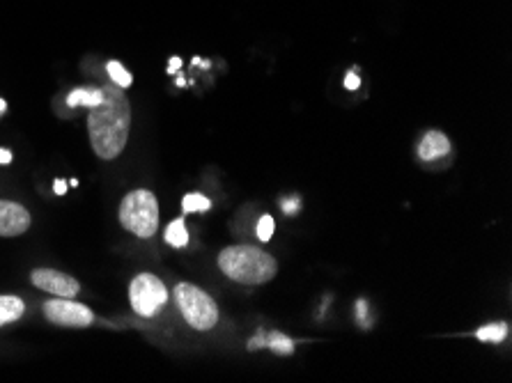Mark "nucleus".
Here are the masks:
<instances>
[{
	"mask_svg": "<svg viewBox=\"0 0 512 383\" xmlns=\"http://www.w3.org/2000/svg\"><path fill=\"white\" fill-rule=\"evenodd\" d=\"M104 99L88 108L90 145L99 159L111 161L124 152L131 129V104L118 85H102Z\"/></svg>",
	"mask_w": 512,
	"mask_h": 383,
	"instance_id": "1",
	"label": "nucleus"
},
{
	"mask_svg": "<svg viewBox=\"0 0 512 383\" xmlns=\"http://www.w3.org/2000/svg\"><path fill=\"white\" fill-rule=\"evenodd\" d=\"M219 269L239 285H265L276 278L278 262L255 246H228L219 255Z\"/></svg>",
	"mask_w": 512,
	"mask_h": 383,
	"instance_id": "2",
	"label": "nucleus"
},
{
	"mask_svg": "<svg viewBox=\"0 0 512 383\" xmlns=\"http://www.w3.org/2000/svg\"><path fill=\"white\" fill-rule=\"evenodd\" d=\"M122 228L141 239L154 237L159 230V202L152 191L138 189L124 195L120 205Z\"/></svg>",
	"mask_w": 512,
	"mask_h": 383,
	"instance_id": "3",
	"label": "nucleus"
},
{
	"mask_svg": "<svg viewBox=\"0 0 512 383\" xmlns=\"http://www.w3.org/2000/svg\"><path fill=\"white\" fill-rule=\"evenodd\" d=\"M175 306L193 331H212L219 324V306L205 289L191 283H180L173 292Z\"/></svg>",
	"mask_w": 512,
	"mask_h": 383,
	"instance_id": "4",
	"label": "nucleus"
},
{
	"mask_svg": "<svg viewBox=\"0 0 512 383\" xmlns=\"http://www.w3.org/2000/svg\"><path fill=\"white\" fill-rule=\"evenodd\" d=\"M129 303L138 317L152 319L168 306V289L154 273H138L129 285Z\"/></svg>",
	"mask_w": 512,
	"mask_h": 383,
	"instance_id": "5",
	"label": "nucleus"
},
{
	"mask_svg": "<svg viewBox=\"0 0 512 383\" xmlns=\"http://www.w3.org/2000/svg\"><path fill=\"white\" fill-rule=\"evenodd\" d=\"M44 317L49 319L51 324L67 328H88L95 322V315H92V310L88 306L76 303L72 299H62V296H56V299L44 303Z\"/></svg>",
	"mask_w": 512,
	"mask_h": 383,
	"instance_id": "6",
	"label": "nucleus"
},
{
	"mask_svg": "<svg viewBox=\"0 0 512 383\" xmlns=\"http://www.w3.org/2000/svg\"><path fill=\"white\" fill-rule=\"evenodd\" d=\"M30 280H33V285L40 287L42 292L62 296V299H74V296L81 292L79 280L56 269H35Z\"/></svg>",
	"mask_w": 512,
	"mask_h": 383,
	"instance_id": "7",
	"label": "nucleus"
},
{
	"mask_svg": "<svg viewBox=\"0 0 512 383\" xmlns=\"http://www.w3.org/2000/svg\"><path fill=\"white\" fill-rule=\"evenodd\" d=\"M30 228L28 209L12 200H0V237H19Z\"/></svg>",
	"mask_w": 512,
	"mask_h": 383,
	"instance_id": "8",
	"label": "nucleus"
},
{
	"mask_svg": "<svg viewBox=\"0 0 512 383\" xmlns=\"http://www.w3.org/2000/svg\"><path fill=\"white\" fill-rule=\"evenodd\" d=\"M451 152V140L441 131H428L418 143V159L421 161H437L444 159Z\"/></svg>",
	"mask_w": 512,
	"mask_h": 383,
	"instance_id": "9",
	"label": "nucleus"
},
{
	"mask_svg": "<svg viewBox=\"0 0 512 383\" xmlns=\"http://www.w3.org/2000/svg\"><path fill=\"white\" fill-rule=\"evenodd\" d=\"M26 312V303L19 296H0V326L17 322Z\"/></svg>",
	"mask_w": 512,
	"mask_h": 383,
	"instance_id": "10",
	"label": "nucleus"
},
{
	"mask_svg": "<svg viewBox=\"0 0 512 383\" xmlns=\"http://www.w3.org/2000/svg\"><path fill=\"white\" fill-rule=\"evenodd\" d=\"M102 99H104L102 88H79V90L69 92L67 104H69V106H85V108H92V106H97Z\"/></svg>",
	"mask_w": 512,
	"mask_h": 383,
	"instance_id": "11",
	"label": "nucleus"
},
{
	"mask_svg": "<svg viewBox=\"0 0 512 383\" xmlns=\"http://www.w3.org/2000/svg\"><path fill=\"white\" fill-rule=\"evenodd\" d=\"M166 244L175 248H184L189 244V232H186V225L182 218H175V221L166 228Z\"/></svg>",
	"mask_w": 512,
	"mask_h": 383,
	"instance_id": "12",
	"label": "nucleus"
},
{
	"mask_svg": "<svg viewBox=\"0 0 512 383\" xmlns=\"http://www.w3.org/2000/svg\"><path fill=\"white\" fill-rule=\"evenodd\" d=\"M265 347H269L278 356H290L292 351H294V342L287 338V335L274 331V333H269L267 338H265Z\"/></svg>",
	"mask_w": 512,
	"mask_h": 383,
	"instance_id": "13",
	"label": "nucleus"
},
{
	"mask_svg": "<svg viewBox=\"0 0 512 383\" xmlns=\"http://www.w3.org/2000/svg\"><path fill=\"white\" fill-rule=\"evenodd\" d=\"M508 335V324H490L485 328H480V331H476V338L480 342H503L506 340Z\"/></svg>",
	"mask_w": 512,
	"mask_h": 383,
	"instance_id": "14",
	"label": "nucleus"
},
{
	"mask_svg": "<svg viewBox=\"0 0 512 383\" xmlns=\"http://www.w3.org/2000/svg\"><path fill=\"white\" fill-rule=\"evenodd\" d=\"M106 72H108V76H111L113 85H118V88H129L131 81H134V78H131V74L120 65V62H108Z\"/></svg>",
	"mask_w": 512,
	"mask_h": 383,
	"instance_id": "15",
	"label": "nucleus"
},
{
	"mask_svg": "<svg viewBox=\"0 0 512 383\" xmlns=\"http://www.w3.org/2000/svg\"><path fill=\"white\" fill-rule=\"evenodd\" d=\"M182 207L184 211H189V214H196V211H207L212 207V202H209V198H205L203 193H189L184 195Z\"/></svg>",
	"mask_w": 512,
	"mask_h": 383,
	"instance_id": "16",
	"label": "nucleus"
},
{
	"mask_svg": "<svg viewBox=\"0 0 512 383\" xmlns=\"http://www.w3.org/2000/svg\"><path fill=\"white\" fill-rule=\"evenodd\" d=\"M274 228H276L274 218L265 214V216H262L260 221H258V232H255V234H258L260 241H269L271 237H274Z\"/></svg>",
	"mask_w": 512,
	"mask_h": 383,
	"instance_id": "17",
	"label": "nucleus"
},
{
	"mask_svg": "<svg viewBox=\"0 0 512 383\" xmlns=\"http://www.w3.org/2000/svg\"><path fill=\"white\" fill-rule=\"evenodd\" d=\"M361 85V78H359V74H352L349 72L347 76H345V88L347 90H356Z\"/></svg>",
	"mask_w": 512,
	"mask_h": 383,
	"instance_id": "18",
	"label": "nucleus"
},
{
	"mask_svg": "<svg viewBox=\"0 0 512 383\" xmlns=\"http://www.w3.org/2000/svg\"><path fill=\"white\" fill-rule=\"evenodd\" d=\"M260 347H265V335H262V333H258L251 342H248V351H255V349H260Z\"/></svg>",
	"mask_w": 512,
	"mask_h": 383,
	"instance_id": "19",
	"label": "nucleus"
},
{
	"mask_svg": "<svg viewBox=\"0 0 512 383\" xmlns=\"http://www.w3.org/2000/svg\"><path fill=\"white\" fill-rule=\"evenodd\" d=\"M283 207H285L287 214H292V211L299 207V202L297 200H287V202H283Z\"/></svg>",
	"mask_w": 512,
	"mask_h": 383,
	"instance_id": "20",
	"label": "nucleus"
},
{
	"mask_svg": "<svg viewBox=\"0 0 512 383\" xmlns=\"http://www.w3.org/2000/svg\"><path fill=\"white\" fill-rule=\"evenodd\" d=\"M12 161V154L7 150H0V163H10Z\"/></svg>",
	"mask_w": 512,
	"mask_h": 383,
	"instance_id": "21",
	"label": "nucleus"
},
{
	"mask_svg": "<svg viewBox=\"0 0 512 383\" xmlns=\"http://www.w3.org/2000/svg\"><path fill=\"white\" fill-rule=\"evenodd\" d=\"M359 317H361V322H366V303L363 301H359Z\"/></svg>",
	"mask_w": 512,
	"mask_h": 383,
	"instance_id": "22",
	"label": "nucleus"
},
{
	"mask_svg": "<svg viewBox=\"0 0 512 383\" xmlns=\"http://www.w3.org/2000/svg\"><path fill=\"white\" fill-rule=\"evenodd\" d=\"M65 191H67V184L65 182H56V193L62 195Z\"/></svg>",
	"mask_w": 512,
	"mask_h": 383,
	"instance_id": "23",
	"label": "nucleus"
},
{
	"mask_svg": "<svg viewBox=\"0 0 512 383\" xmlns=\"http://www.w3.org/2000/svg\"><path fill=\"white\" fill-rule=\"evenodd\" d=\"M182 65V62H180V58H173V60H170V69H173V72H175V69L177 67H180Z\"/></svg>",
	"mask_w": 512,
	"mask_h": 383,
	"instance_id": "24",
	"label": "nucleus"
},
{
	"mask_svg": "<svg viewBox=\"0 0 512 383\" xmlns=\"http://www.w3.org/2000/svg\"><path fill=\"white\" fill-rule=\"evenodd\" d=\"M5 111V101H0V113H3Z\"/></svg>",
	"mask_w": 512,
	"mask_h": 383,
	"instance_id": "25",
	"label": "nucleus"
}]
</instances>
